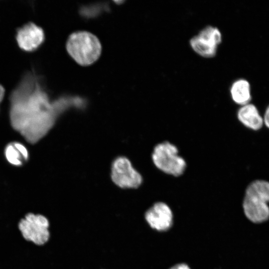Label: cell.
Segmentation results:
<instances>
[{"mask_svg": "<svg viewBox=\"0 0 269 269\" xmlns=\"http://www.w3.org/2000/svg\"><path fill=\"white\" fill-rule=\"evenodd\" d=\"M35 76L25 75L10 97V122L12 128L29 143L42 138L54 126L58 103L50 102Z\"/></svg>", "mask_w": 269, "mask_h": 269, "instance_id": "1", "label": "cell"}, {"mask_svg": "<svg viewBox=\"0 0 269 269\" xmlns=\"http://www.w3.org/2000/svg\"><path fill=\"white\" fill-rule=\"evenodd\" d=\"M269 182L258 180L247 188L243 202L246 218L255 224H261L269 220Z\"/></svg>", "mask_w": 269, "mask_h": 269, "instance_id": "2", "label": "cell"}, {"mask_svg": "<svg viewBox=\"0 0 269 269\" xmlns=\"http://www.w3.org/2000/svg\"><path fill=\"white\" fill-rule=\"evenodd\" d=\"M66 48L68 53L77 63L87 66L99 58L102 47L98 38L92 33L78 31L69 36Z\"/></svg>", "mask_w": 269, "mask_h": 269, "instance_id": "3", "label": "cell"}, {"mask_svg": "<svg viewBox=\"0 0 269 269\" xmlns=\"http://www.w3.org/2000/svg\"><path fill=\"white\" fill-rule=\"evenodd\" d=\"M151 158L153 164L159 170L174 176L182 175L186 167V162L178 154L177 147L167 141L155 145Z\"/></svg>", "mask_w": 269, "mask_h": 269, "instance_id": "4", "label": "cell"}, {"mask_svg": "<svg viewBox=\"0 0 269 269\" xmlns=\"http://www.w3.org/2000/svg\"><path fill=\"white\" fill-rule=\"evenodd\" d=\"M18 227L25 240L36 245H43L49 238V222L42 215L27 214L20 221Z\"/></svg>", "mask_w": 269, "mask_h": 269, "instance_id": "5", "label": "cell"}, {"mask_svg": "<svg viewBox=\"0 0 269 269\" xmlns=\"http://www.w3.org/2000/svg\"><path fill=\"white\" fill-rule=\"evenodd\" d=\"M111 176L112 181L122 188H136L142 182L141 174L125 156L118 157L113 161Z\"/></svg>", "mask_w": 269, "mask_h": 269, "instance_id": "6", "label": "cell"}, {"mask_svg": "<svg viewBox=\"0 0 269 269\" xmlns=\"http://www.w3.org/2000/svg\"><path fill=\"white\" fill-rule=\"evenodd\" d=\"M222 40L219 29L209 25L201 29L189 41L192 49L200 56L211 58L215 56L218 46Z\"/></svg>", "mask_w": 269, "mask_h": 269, "instance_id": "7", "label": "cell"}, {"mask_svg": "<svg viewBox=\"0 0 269 269\" xmlns=\"http://www.w3.org/2000/svg\"><path fill=\"white\" fill-rule=\"evenodd\" d=\"M145 219L152 228L164 231L171 227L173 214L167 204L158 202L147 210L145 213Z\"/></svg>", "mask_w": 269, "mask_h": 269, "instance_id": "8", "label": "cell"}, {"mask_svg": "<svg viewBox=\"0 0 269 269\" xmlns=\"http://www.w3.org/2000/svg\"><path fill=\"white\" fill-rule=\"evenodd\" d=\"M16 38L20 48L26 51H32L43 42L44 34L40 27L29 22L17 30Z\"/></svg>", "mask_w": 269, "mask_h": 269, "instance_id": "9", "label": "cell"}, {"mask_svg": "<svg viewBox=\"0 0 269 269\" xmlns=\"http://www.w3.org/2000/svg\"><path fill=\"white\" fill-rule=\"evenodd\" d=\"M4 154L7 161L11 165L20 167L29 159V152L26 147L21 142L12 141L6 144Z\"/></svg>", "mask_w": 269, "mask_h": 269, "instance_id": "10", "label": "cell"}, {"mask_svg": "<svg viewBox=\"0 0 269 269\" xmlns=\"http://www.w3.org/2000/svg\"><path fill=\"white\" fill-rule=\"evenodd\" d=\"M237 117L244 126L253 130L260 129L264 124L263 118L256 106L252 104L242 106L238 111Z\"/></svg>", "mask_w": 269, "mask_h": 269, "instance_id": "11", "label": "cell"}, {"mask_svg": "<svg viewBox=\"0 0 269 269\" xmlns=\"http://www.w3.org/2000/svg\"><path fill=\"white\" fill-rule=\"evenodd\" d=\"M230 93L234 102L242 106L249 104L251 99L249 83L243 79H238L232 84Z\"/></svg>", "mask_w": 269, "mask_h": 269, "instance_id": "12", "label": "cell"}, {"mask_svg": "<svg viewBox=\"0 0 269 269\" xmlns=\"http://www.w3.org/2000/svg\"><path fill=\"white\" fill-rule=\"evenodd\" d=\"M264 123L269 128V106L267 108L263 119Z\"/></svg>", "mask_w": 269, "mask_h": 269, "instance_id": "13", "label": "cell"}, {"mask_svg": "<svg viewBox=\"0 0 269 269\" xmlns=\"http://www.w3.org/2000/svg\"><path fill=\"white\" fill-rule=\"evenodd\" d=\"M169 269H190L188 266L185 264H178L172 267Z\"/></svg>", "mask_w": 269, "mask_h": 269, "instance_id": "14", "label": "cell"}, {"mask_svg": "<svg viewBox=\"0 0 269 269\" xmlns=\"http://www.w3.org/2000/svg\"><path fill=\"white\" fill-rule=\"evenodd\" d=\"M4 95L3 87L0 84V102L2 100Z\"/></svg>", "mask_w": 269, "mask_h": 269, "instance_id": "15", "label": "cell"}]
</instances>
